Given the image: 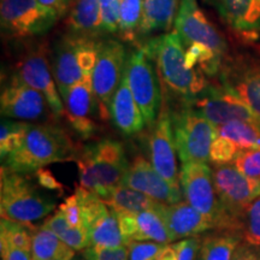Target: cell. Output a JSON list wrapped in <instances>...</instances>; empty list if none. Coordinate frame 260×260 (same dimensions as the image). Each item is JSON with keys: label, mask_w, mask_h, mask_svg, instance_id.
<instances>
[{"label": "cell", "mask_w": 260, "mask_h": 260, "mask_svg": "<svg viewBox=\"0 0 260 260\" xmlns=\"http://www.w3.org/2000/svg\"><path fill=\"white\" fill-rule=\"evenodd\" d=\"M141 47L153 60L165 93L178 98L181 104L190 103L209 84L203 70L187 67L183 42L175 30L149 39Z\"/></svg>", "instance_id": "obj_1"}, {"label": "cell", "mask_w": 260, "mask_h": 260, "mask_svg": "<svg viewBox=\"0 0 260 260\" xmlns=\"http://www.w3.org/2000/svg\"><path fill=\"white\" fill-rule=\"evenodd\" d=\"M79 152L80 148L60 126L47 122L29 124L23 146L3 159V165L29 175L53 162L76 161Z\"/></svg>", "instance_id": "obj_2"}, {"label": "cell", "mask_w": 260, "mask_h": 260, "mask_svg": "<svg viewBox=\"0 0 260 260\" xmlns=\"http://www.w3.org/2000/svg\"><path fill=\"white\" fill-rule=\"evenodd\" d=\"M80 186L95 193L103 201L122 184L129 164L123 145L103 139L80 148L76 158Z\"/></svg>", "instance_id": "obj_3"}, {"label": "cell", "mask_w": 260, "mask_h": 260, "mask_svg": "<svg viewBox=\"0 0 260 260\" xmlns=\"http://www.w3.org/2000/svg\"><path fill=\"white\" fill-rule=\"evenodd\" d=\"M56 207V201L42 194L24 174L2 165L0 176V213L25 225L45 218Z\"/></svg>", "instance_id": "obj_4"}, {"label": "cell", "mask_w": 260, "mask_h": 260, "mask_svg": "<svg viewBox=\"0 0 260 260\" xmlns=\"http://www.w3.org/2000/svg\"><path fill=\"white\" fill-rule=\"evenodd\" d=\"M180 182L186 201L205 216L210 217L216 223L217 230L236 233L241 229L220 203L214 187L212 169L206 161L182 162Z\"/></svg>", "instance_id": "obj_5"}, {"label": "cell", "mask_w": 260, "mask_h": 260, "mask_svg": "<svg viewBox=\"0 0 260 260\" xmlns=\"http://www.w3.org/2000/svg\"><path fill=\"white\" fill-rule=\"evenodd\" d=\"M171 122L181 161L209 160L216 126L188 104H181L180 109L171 110Z\"/></svg>", "instance_id": "obj_6"}, {"label": "cell", "mask_w": 260, "mask_h": 260, "mask_svg": "<svg viewBox=\"0 0 260 260\" xmlns=\"http://www.w3.org/2000/svg\"><path fill=\"white\" fill-rule=\"evenodd\" d=\"M59 19L39 0H0V24L6 38L28 40L47 34Z\"/></svg>", "instance_id": "obj_7"}, {"label": "cell", "mask_w": 260, "mask_h": 260, "mask_svg": "<svg viewBox=\"0 0 260 260\" xmlns=\"http://www.w3.org/2000/svg\"><path fill=\"white\" fill-rule=\"evenodd\" d=\"M24 83L44 94L53 112L54 118L64 116V103L52 71L47 42H29L18 54L15 63V74Z\"/></svg>", "instance_id": "obj_8"}, {"label": "cell", "mask_w": 260, "mask_h": 260, "mask_svg": "<svg viewBox=\"0 0 260 260\" xmlns=\"http://www.w3.org/2000/svg\"><path fill=\"white\" fill-rule=\"evenodd\" d=\"M125 75L146 125L152 128L161 109V90L153 60L142 47L126 56Z\"/></svg>", "instance_id": "obj_9"}, {"label": "cell", "mask_w": 260, "mask_h": 260, "mask_svg": "<svg viewBox=\"0 0 260 260\" xmlns=\"http://www.w3.org/2000/svg\"><path fill=\"white\" fill-rule=\"evenodd\" d=\"M126 52L121 41L116 39H102L95 67L92 73L100 118H110V105L125 70Z\"/></svg>", "instance_id": "obj_10"}, {"label": "cell", "mask_w": 260, "mask_h": 260, "mask_svg": "<svg viewBox=\"0 0 260 260\" xmlns=\"http://www.w3.org/2000/svg\"><path fill=\"white\" fill-rule=\"evenodd\" d=\"M212 175L220 203L242 229V218L247 207L260 197V180L246 176L228 164L214 165Z\"/></svg>", "instance_id": "obj_11"}, {"label": "cell", "mask_w": 260, "mask_h": 260, "mask_svg": "<svg viewBox=\"0 0 260 260\" xmlns=\"http://www.w3.org/2000/svg\"><path fill=\"white\" fill-rule=\"evenodd\" d=\"M188 105L200 112L214 126L236 119L259 124L258 117L249 109V106L222 83H209L199 95L188 103Z\"/></svg>", "instance_id": "obj_12"}, {"label": "cell", "mask_w": 260, "mask_h": 260, "mask_svg": "<svg viewBox=\"0 0 260 260\" xmlns=\"http://www.w3.org/2000/svg\"><path fill=\"white\" fill-rule=\"evenodd\" d=\"M0 111L3 117L21 121H45L50 113L53 115L44 94L28 86L16 75H12L3 86Z\"/></svg>", "instance_id": "obj_13"}, {"label": "cell", "mask_w": 260, "mask_h": 260, "mask_svg": "<svg viewBox=\"0 0 260 260\" xmlns=\"http://www.w3.org/2000/svg\"><path fill=\"white\" fill-rule=\"evenodd\" d=\"M149 158L159 175L175 188H181L177 167V149L175 145L171 122V110L167 103L161 104L160 112L151 128L148 139Z\"/></svg>", "instance_id": "obj_14"}, {"label": "cell", "mask_w": 260, "mask_h": 260, "mask_svg": "<svg viewBox=\"0 0 260 260\" xmlns=\"http://www.w3.org/2000/svg\"><path fill=\"white\" fill-rule=\"evenodd\" d=\"M174 27L183 46L191 42H200L219 57H225L228 51L225 40L199 8L197 0H181Z\"/></svg>", "instance_id": "obj_15"}, {"label": "cell", "mask_w": 260, "mask_h": 260, "mask_svg": "<svg viewBox=\"0 0 260 260\" xmlns=\"http://www.w3.org/2000/svg\"><path fill=\"white\" fill-rule=\"evenodd\" d=\"M61 99L64 103V116L71 129L83 140L93 138L99 130V125L90 118L98 105L92 74L84 75Z\"/></svg>", "instance_id": "obj_16"}, {"label": "cell", "mask_w": 260, "mask_h": 260, "mask_svg": "<svg viewBox=\"0 0 260 260\" xmlns=\"http://www.w3.org/2000/svg\"><path fill=\"white\" fill-rule=\"evenodd\" d=\"M220 83L232 89L258 117L260 124V63L235 58L220 69Z\"/></svg>", "instance_id": "obj_17"}, {"label": "cell", "mask_w": 260, "mask_h": 260, "mask_svg": "<svg viewBox=\"0 0 260 260\" xmlns=\"http://www.w3.org/2000/svg\"><path fill=\"white\" fill-rule=\"evenodd\" d=\"M86 40V38L65 32L52 48L50 54L52 71L61 98L84 76L81 67V50Z\"/></svg>", "instance_id": "obj_18"}, {"label": "cell", "mask_w": 260, "mask_h": 260, "mask_svg": "<svg viewBox=\"0 0 260 260\" xmlns=\"http://www.w3.org/2000/svg\"><path fill=\"white\" fill-rule=\"evenodd\" d=\"M122 184L141 191L165 205L182 201L183 191H181V188L171 186L164 177L159 175L152 162L147 161L141 155L135 157L130 162Z\"/></svg>", "instance_id": "obj_19"}, {"label": "cell", "mask_w": 260, "mask_h": 260, "mask_svg": "<svg viewBox=\"0 0 260 260\" xmlns=\"http://www.w3.org/2000/svg\"><path fill=\"white\" fill-rule=\"evenodd\" d=\"M246 42L260 38V0H204Z\"/></svg>", "instance_id": "obj_20"}, {"label": "cell", "mask_w": 260, "mask_h": 260, "mask_svg": "<svg viewBox=\"0 0 260 260\" xmlns=\"http://www.w3.org/2000/svg\"><path fill=\"white\" fill-rule=\"evenodd\" d=\"M160 213L167 224L172 242L183 237H191L217 229L216 223L210 217L194 209L188 201L182 200L172 205H162Z\"/></svg>", "instance_id": "obj_21"}, {"label": "cell", "mask_w": 260, "mask_h": 260, "mask_svg": "<svg viewBox=\"0 0 260 260\" xmlns=\"http://www.w3.org/2000/svg\"><path fill=\"white\" fill-rule=\"evenodd\" d=\"M110 118L119 133L125 136H132L142 132L146 122L141 110L136 104L134 95L126 80L125 70L122 81L117 88L110 105Z\"/></svg>", "instance_id": "obj_22"}, {"label": "cell", "mask_w": 260, "mask_h": 260, "mask_svg": "<svg viewBox=\"0 0 260 260\" xmlns=\"http://www.w3.org/2000/svg\"><path fill=\"white\" fill-rule=\"evenodd\" d=\"M64 25L68 34L100 40L105 32L99 0H75L65 17Z\"/></svg>", "instance_id": "obj_23"}, {"label": "cell", "mask_w": 260, "mask_h": 260, "mask_svg": "<svg viewBox=\"0 0 260 260\" xmlns=\"http://www.w3.org/2000/svg\"><path fill=\"white\" fill-rule=\"evenodd\" d=\"M181 0H142L139 40L155 32H169L175 25Z\"/></svg>", "instance_id": "obj_24"}, {"label": "cell", "mask_w": 260, "mask_h": 260, "mask_svg": "<svg viewBox=\"0 0 260 260\" xmlns=\"http://www.w3.org/2000/svg\"><path fill=\"white\" fill-rule=\"evenodd\" d=\"M75 249L46 226H34L31 239V259L73 260Z\"/></svg>", "instance_id": "obj_25"}, {"label": "cell", "mask_w": 260, "mask_h": 260, "mask_svg": "<svg viewBox=\"0 0 260 260\" xmlns=\"http://www.w3.org/2000/svg\"><path fill=\"white\" fill-rule=\"evenodd\" d=\"M104 203L115 212L129 213H139L146 210H160L162 205H165L124 184L113 188Z\"/></svg>", "instance_id": "obj_26"}, {"label": "cell", "mask_w": 260, "mask_h": 260, "mask_svg": "<svg viewBox=\"0 0 260 260\" xmlns=\"http://www.w3.org/2000/svg\"><path fill=\"white\" fill-rule=\"evenodd\" d=\"M90 245L95 251L105 248H117L128 246V241L121 232L118 218L115 211H107L104 213L89 229Z\"/></svg>", "instance_id": "obj_27"}, {"label": "cell", "mask_w": 260, "mask_h": 260, "mask_svg": "<svg viewBox=\"0 0 260 260\" xmlns=\"http://www.w3.org/2000/svg\"><path fill=\"white\" fill-rule=\"evenodd\" d=\"M132 241H154L162 245L172 242L160 210H146L135 213V233Z\"/></svg>", "instance_id": "obj_28"}, {"label": "cell", "mask_w": 260, "mask_h": 260, "mask_svg": "<svg viewBox=\"0 0 260 260\" xmlns=\"http://www.w3.org/2000/svg\"><path fill=\"white\" fill-rule=\"evenodd\" d=\"M216 136L230 139L240 149L260 148V126L254 122L230 121L216 126Z\"/></svg>", "instance_id": "obj_29"}, {"label": "cell", "mask_w": 260, "mask_h": 260, "mask_svg": "<svg viewBox=\"0 0 260 260\" xmlns=\"http://www.w3.org/2000/svg\"><path fill=\"white\" fill-rule=\"evenodd\" d=\"M240 245V236L235 232L212 234L201 239L199 260H232Z\"/></svg>", "instance_id": "obj_30"}, {"label": "cell", "mask_w": 260, "mask_h": 260, "mask_svg": "<svg viewBox=\"0 0 260 260\" xmlns=\"http://www.w3.org/2000/svg\"><path fill=\"white\" fill-rule=\"evenodd\" d=\"M42 225L53 232L75 251H83L90 245L88 230L83 226L79 228L71 225L59 210L53 216L48 217Z\"/></svg>", "instance_id": "obj_31"}, {"label": "cell", "mask_w": 260, "mask_h": 260, "mask_svg": "<svg viewBox=\"0 0 260 260\" xmlns=\"http://www.w3.org/2000/svg\"><path fill=\"white\" fill-rule=\"evenodd\" d=\"M142 19V0H119L118 37L122 41L136 42Z\"/></svg>", "instance_id": "obj_32"}, {"label": "cell", "mask_w": 260, "mask_h": 260, "mask_svg": "<svg viewBox=\"0 0 260 260\" xmlns=\"http://www.w3.org/2000/svg\"><path fill=\"white\" fill-rule=\"evenodd\" d=\"M32 225L14 222L8 218H2L0 222V245L15 247L31 253Z\"/></svg>", "instance_id": "obj_33"}, {"label": "cell", "mask_w": 260, "mask_h": 260, "mask_svg": "<svg viewBox=\"0 0 260 260\" xmlns=\"http://www.w3.org/2000/svg\"><path fill=\"white\" fill-rule=\"evenodd\" d=\"M29 123L14 122L3 119L0 126V155L2 160L8 155L17 152L24 144Z\"/></svg>", "instance_id": "obj_34"}, {"label": "cell", "mask_w": 260, "mask_h": 260, "mask_svg": "<svg viewBox=\"0 0 260 260\" xmlns=\"http://www.w3.org/2000/svg\"><path fill=\"white\" fill-rule=\"evenodd\" d=\"M243 236L248 245L260 246V197L247 207L243 214Z\"/></svg>", "instance_id": "obj_35"}, {"label": "cell", "mask_w": 260, "mask_h": 260, "mask_svg": "<svg viewBox=\"0 0 260 260\" xmlns=\"http://www.w3.org/2000/svg\"><path fill=\"white\" fill-rule=\"evenodd\" d=\"M240 148L235 142L223 136H216L210 148V160L216 165H225L235 160Z\"/></svg>", "instance_id": "obj_36"}, {"label": "cell", "mask_w": 260, "mask_h": 260, "mask_svg": "<svg viewBox=\"0 0 260 260\" xmlns=\"http://www.w3.org/2000/svg\"><path fill=\"white\" fill-rule=\"evenodd\" d=\"M233 162L234 167L243 175L260 180V148L240 149Z\"/></svg>", "instance_id": "obj_37"}, {"label": "cell", "mask_w": 260, "mask_h": 260, "mask_svg": "<svg viewBox=\"0 0 260 260\" xmlns=\"http://www.w3.org/2000/svg\"><path fill=\"white\" fill-rule=\"evenodd\" d=\"M105 35L118 34L119 0H99Z\"/></svg>", "instance_id": "obj_38"}, {"label": "cell", "mask_w": 260, "mask_h": 260, "mask_svg": "<svg viewBox=\"0 0 260 260\" xmlns=\"http://www.w3.org/2000/svg\"><path fill=\"white\" fill-rule=\"evenodd\" d=\"M165 245L151 241H130L128 243V260H155Z\"/></svg>", "instance_id": "obj_39"}, {"label": "cell", "mask_w": 260, "mask_h": 260, "mask_svg": "<svg viewBox=\"0 0 260 260\" xmlns=\"http://www.w3.org/2000/svg\"><path fill=\"white\" fill-rule=\"evenodd\" d=\"M84 260H128V247L122 246L117 248H105L95 251L92 247L83 249Z\"/></svg>", "instance_id": "obj_40"}, {"label": "cell", "mask_w": 260, "mask_h": 260, "mask_svg": "<svg viewBox=\"0 0 260 260\" xmlns=\"http://www.w3.org/2000/svg\"><path fill=\"white\" fill-rule=\"evenodd\" d=\"M59 211L73 226H83V217L76 195H70L59 205ZM84 228V226H83Z\"/></svg>", "instance_id": "obj_41"}, {"label": "cell", "mask_w": 260, "mask_h": 260, "mask_svg": "<svg viewBox=\"0 0 260 260\" xmlns=\"http://www.w3.org/2000/svg\"><path fill=\"white\" fill-rule=\"evenodd\" d=\"M201 240L199 237H188L182 241L175 243L176 247L178 260H197L199 255Z\"/></svg>", "instance_id": "obj_42"}, {"label": "cell", "mask_w": 260, "mask_h": 260, "mask_svg": "<svg viewBox=\"0 0 260 260\" xmlns=\"http://www.w3.org/2000/svg\"><path fill=\"white\" fill-rule=\"evenodd\" d=\"M34 176L40 187L48 190H58L59 194L64 193V186L57 180L56 176L53 175V172L48 170V169L40 168L39 170L34 172Z\"/></svg>", "instance_id": "obj_43"}, {"label": "cell", "mask_w": 260, "mask_h": 260, "mask_svg": "<svg viewBox=\"0 0 260 260\" xmlns=\"http://www.w3.org/2000/svg\"><path fill=\"white\" fill-rule=\"evenodd\" d=\"M39 2L51 10H53L59 16V18H61L70 11L75 0H39Z\"/></svg>", "instance_id": "obj_44"}, {"label": "cell", "mask_w": 260, "mask_h": 260, "mask_svg": "<svg viewBox=\"0 0 260 260\" xmlns=\"http://www.w3.org/2000/svg\"><path fill=\"white\" fill-rule=\"evenodd\" d=\"M0 252H2V258L5 260H31L30 252L22 251L11 246L0 245Z\"/></svg>", "instance_id": "obj_45"}, {"label": "cell", "mask_w": 260, "mask_h": 260, "mask_svg": "<svg viewBox=\"0 0 260 260\" xmlns=\"http://www.w3.org/2000/svg\"><path fill=\"white\" fill-rule=\"evenodd\" d=\"M253 247L252 245H239L232 260H260V252Z\"/></svg>", "instance_id": "obj_46"}, {"label": "cell", "mask_w": 260, "mask_h": 260, "mask_svg": "<svg viewBox=\"0 0 260 260\" xmlns=\"http://www.w3.org/2000/svg\"><path fill=\"white\" fill-rule=\"evenodd\" d=\"M155 260H178L176 247L175 245H165Z\"/></svg>", "instance_id": "obj_47"}, {"label": "cell", "mask_w": 260, "mask_h": 260, "mask_svg": "<svg viewBox=\"0 0 260 260\" xmlns=\"http://www.w3.org/2000/svg\"><path fill=\"white\" fill-rule=\"evenodd\" d=\"M31 260H35V259H31ZM42 260H54V259H42Z\"/></svg>", "instance_id": "obj_48"}, {"label": "cell", "mask_w": 260, "mask_h": 260, "mask_svg": "<svg viewBox=\"0 0 260 260\" xmlns=\"http://www.w3.org/2000/svg\"><path fill=\"white\" fill-rule=\"evenodd\" d=\"M73 260H81V259H79V258H76V259H73Z\"/></svg>", "instance_id": "obj_49"}, {"label": "cell", "mask_w": 260, "mask_h": 260, "mask_svg": "<svg viewBox=\"0 0 260 260\" xmlns=\"http://www.w3.org/2000/svg\"><path fill=\"white\" fill-rule=\"evenodd\" d=\"M2 260H5V259H3V258H2Z\"/></svg>", "instance_id": "obj_50"}]
</instances>
